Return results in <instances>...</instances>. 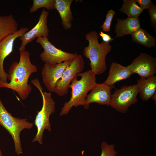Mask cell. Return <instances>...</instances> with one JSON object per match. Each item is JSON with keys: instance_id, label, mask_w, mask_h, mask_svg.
Segmentation results:
<instances>
[{"instance_id": "obj_20", "label": "cell", "mask_w": 156, "mask_h": 156, "mask_svg": "<svg viewBox=\"0 0 156 156\" xmlns=\"http://www.w3.org/2000/svg\"><path fill=\"white\" fill-rule=\"evenodd\" d=\"M143 10L135 0H123V3L119 11L126 14L128 17L139 18Z\"/></svg>"}, {"instance_id": "obj_5", "label": "cell", "mask_w": 156, "mask_h": 156, "mask_svg": "<svg viewBox=\"0 0 156 156\" xmlns=\"http://www.w3.org/2000/svg\"><path fill=\"white\" fill-rule=\"evenodd\" d=\"M40 91L43 101L41 109L37 111L34 120V124L37 129V133L32 142L38 141L40 144H43V136L45 129L51 132V124L49 121L50 115L55 110V102L52 97L51 93L43 92L41 86L37 87Z\"/></svg>"}, {"instance_id": "obj_23", "label": "cell", "mask_w": 156, "mask_h": 156, "mask_svg": "<svg viewBox=\"0 0 156 156\" xmlns=\"http://www.w3.org/2000/svg\"><path fill=\"white\" fill-rule=\"evenodd\" d=\"M115 14V12L113 10H111L108 11L105 20L101 26L103 31L106 32L110 31L112 21Z\"/></svg>"}, {"instance_id": "obj_22", "label": "cell", "mask_w": 156, "mask_h": 156, "mask_svg": "<svg viewBox=\"0 0 156 156\" xmlns=\"http://www.w3.org/2000/svg\"><path fill=\"white\" fill-rule=\"evenodd\" d=\"M101 153L100 156H116L118 152L115 150V145L113 144H108L103 141L101 145Z\"/></svg>"}, {"instance_id": "obj_15", "label": "cell", "mask_w": 156, "mask_h": 156, "mask_svg": "<svg viewBox=\"0 0 156 156\" xmlns=\"http://www.w3.org/2000/svg\"><path fill=\"white\" fill-rule=\"evenodd\" d=\"M133 74L127 67L113 62L110 66L107 78L103 83L112 87L117 82L127 79Z\"/></svg>"}, {"instance_id": "obj_4", "label": "cell", "mask_w": 156, "mask_h": 156, "mask_svg": "<svg viewBox=\"0 0 156 156\" xmlns=\"http://www.w3.org/2000/svg\"><path fill=\"white\" fill-rule=\"evenodd\" d=\"M0 125L11 135L13 140L16 153L20 155L23 153L20 134L25 129H30L34 124L27 121V119H21L13 116L8 111L0 98Z\"/></svg>"}, {"instance_id": "obj_10", "label": "cell", "mask_w": 156, "mask_h": 156, "mask_svg": "<svg viewBox=\"0 0 156 156\" xmlns=\"http://www.w3.org/2000/svg\"><path fill=\"white\" fill-rule=\"evenodd\" d=\"M72 60H67L55 64H44L41 72L42 79L45 86L49 92H54L64 71Z\"/></svg>"}, {"instance_id": "obj_26", "label": "cell", "mask_w": 156, "mask_h": 156, "mask_svg": "<svg viewBox=\"0 0 156 156\" xmlns=\"http://www.w3.org/2000/svg\"><path fill=\"white\" fill-rule=\"evenodd\" d=\"M99 35L101 36L103 40V42H109L113 39L109 35L105 34L101 31L99 33Z\"/></svg>"}, {"instance_id": "obj_25", "label": "cell", "mask_w": 156, "mask_h": 156, "mask_svg": "<svg viewBox=\"0 0 156 156\" xmlns=\"http://www.w3.org/2000/svg\"><path fill=\"white\" fill-rule=\"evenodd\" d=\"M140 7L143 10H148L153 3L151 0H135Z\"/></svg>"}, {"instance_id": "obj_2", "label": "cell", "mask_w": 156, "mask_h": 156, "mask_svg": "<svg viewBox=\"0 0 156 156\" xmlns=\"http://www.w3.org/2000/svg\"><path fill=\"white\" fill-rule=\"evenodd\" d=\"M95 75L90 69L78 73L77 77L72 81L69 87L72 90L71 97L68 101L64 104L59 114L60 116L67 115L73 107L84 105L88 92L97 83Z\"/></svg>"}, {"instance_id": "obj_13", "label": "cell", "mask_w": 156, "mask_h": 156, "mask_svg": "<svg viewBox=\"0 0 156 156\" xmlns=\"http://www.w3.org/2000/svg\"><path fill=\"white\" fill-rule=\"evenodd\" d=\"M112 87L103 83H97L91 90L90 93L87 95L83 106L84 108L86 109H88L90 104L92 103L110 106Z\"/></svg>"}, {"instance_id": "obj_12", "label": "cell", "mask_w": 156, "mask_h": 156, "mask_svg": "<svg viewBox=\"0 0 156 156\" xmlns=\"http://www.w3.org/2000/svg\"><path fill=\"white\" fill-rule=\"evenodd\" d=\"M29 30L27 27H21L14 33L8 36L0 42V81L7 83L8 74L3 68L5 58L13 51L14 42L16 39L22 36Z\"/></svg>"}, {"instance_id": "obj_18", "label": "cell", "mask_w": 156, "mask_h": 156, "mask_svg": "<svg viewBox=\"0 0 156 156\" xmlns=\"http://www.w3.org/2000/svg\"><path fill=\"white\" fill-rule=\"evenodd\" d=\"M18 24L12 14L0 16V42L18 30Z\"/></svg>"}, {"instance_id": "obj_8", "label": "cell", "mask_w": 156, "mask_h": 156, "mask_svg": "<svg viewBox=\"0 0 156 156\" xmlns=\"http://www.w3.org/2000/svg\"><path fill=\"white\" fill-rule=\"evenodd\" d=\"M85 66V62L82 55L78 54L66 68L58 82L54 92L59 96H63L68 93L70 83L77 75L81 73Z\"/></svg>"}, {"instance_id": "obj_19", "label": "cell", "mask_w": 156, "mask_h": 156, "mask_svg": "<svg viewBox=\"0 0 156 156\" xmlns=\"http://www.w3.org/2000/svg\"><path fill=\"white\" fill-rule=\"evenodd\" d=\"M132 40L148 48L156 46V38L141 27L131 34Z\"/></svg>"}, {"instance_id": "obj_24", "label": "cell", "mask_w": 156, "mask_h": 156, "mask_svg": "<svg viewBox=\"0 0 156 156\" xmlns=\"http://www.w3.org/2000/svg\"><path fill=\"white\" fill-rule=\"evenodd\" d=\"M149 14L150 22L155 31H156V6L152 3L148 10Z\"/></svg>"}, {"instance_id": "obj_17", "label": "cell", "mask_w": 156, "mask_h": 156, "mask_svg": "<svg viewBox=\"0 0 156 156\" xmlns=\"http://www.w3.org/2000/svg\"><path fill=\"white\" fill-rule=\"evenodd\" d=\"M137 82L140 97L142 101H148L156 92V76L146 78H140Z\"/></svg>"}, {"instance_id": "obj_27", "label": "cell", "mask_w": 156, "mask_h": 156, "mask_svg": "<svg viewBox=\"0 0 156 156\" xmlns=\"http://www.w3.org/2000/svg\"><path fill=\"white\" fill-rule=\"evenodd\" d=\"M152 99L154 100L155 102V104L156 105V92L154 94V95L152 97Z\"/></svg>"}, {"instance_id": "obj_7", "label": "cell", "mask_w": 156, "mask_h": 156, "mask_svg": "<svg viewBox=\"0 0 156 156\" xmlns=\"http://www.w3.org/2000/svg\"><path fill=\"white\" fill-rule=\"evenodd\" d=\"M36 41L44 49L40 56L41 60L45 64H55L73 60L78 55L76 53H70L57 48L49 41L48 37H38Z\"/></svg>"}, {"instance_id": "obj_28", "label": "cell", "mask_w": 156, "mask_h": 156, "mask_svg": "<svg viewBox=\"0 0 156 156\" xmlns=\"http://www.w3.org/2000/svg\"><path fill=\"white\" fill-rule=\"evenodd\" d=\"M0 156H3L2 153V152L1 151V150L0 148Z\"/></svg>"}, {"instance_id": "obj_6", "label": "cell", "mask_w": 156, "mask_h": 156, "mask_svg": "<svg viewBox=\"0 0 156 156\" xmlns=\"http://www.w3.org/2000/svg\"><path fill=\"white\" fill-rule=\"evenodd\" d=\"M138 93L136 84L124 86L111 94L110 106L118 112L125 113L129 107L137 102Z\"/></svg>"}, {"instance_id": "obj_16", "label": "cell", "mask_w": 156, "mask_h": 156, "mask_svg": "<svg viewBox=\"0 0 156 156\" xmlns=\"http://www.w3.org/2000/svg\"><path fill=\"white\" fill-rule=\"evenodd\" d=\"M73 0H55V9L58 11L65 30L70 29L73 20L70 6Z\"/></svg>"}, {"instance_id": "obj_21", "label": "cell", "mask_w": 156, "mask_h": 156, "mask_svg": "<svg viewBox=\"0 0 156 156\" xmlns=\"http://www.w3.org/2000/svg\"><path fill=\"white\" fill-rule=\"evenodd\" d=\"M33 5L30 8L29 12L32 13L41 8H46L47 10L55 9V0H33Z\"/></svg>"}, {"instance_id": "obj_14", "label": "cell", "mask_w": 156, "mask_h": 156, "mask_svg": "<svg viewBox=\"0 0 156 156\" xmlns=\"http://www.w3.org/2000/svg\"><path fill=\"white\" fill-rule=\"evenodd\" d=\"M116 21L114 28L116 38L131 35L141 27L140 20L139 18L127 17L124 19L118 18Z\"/></svg>"}, {"instance_id": "obj_1", "label": "cell", "mask_w": 156, "mask_h": 156, "mask_svg": "<svg viewBox=\"0 0 156 156\" xmlns=\"http://www.w3.org/2000/svg\"><path fill=\"white\" fill-rule=\"evenodd\" d=\"M37 71L36 66L31 63L30 53L26 50L20 51L18 62H14L10 66L8 79L10 82L0 81V88H5L16 92L23 100H25L30 94L32 88L28 83L31 75Z\"/></svg>"}, {"instance_id": "obj_9", "label": "cell", "mask_w": 156, "mask_h": 156, "mask_svg": "<svg viewBox=\"0 0 156 156\" xmlns=\"http://www.w3.org/2000/svg\"><path fill=\"white\" fill-rule=\"evenodd\" d=\"M127 67L133 74H138L140 78H146L156 73V58L141 53Z\"/></svg>"}, {"instance_id": "obj_11", "label": "cell", "mask_w": 156, "mask_h": 156, "mask_svg": "<svg viewBox=\"0 0 156 156\" xmlns=\"http://www.w3.org/2000/svg\"><path fill=\"white\" fill-rule=\"evenodd\" d=\"M49 14V10L43 8L35 26L19 38L21 41V44L18 49L20 51L25 50L27 44L32 42L36 37H48L49 32L47 25Z\"/></svg>"}, {"instance_id": "obj_3", "label": "cell", "mask_w": 156, "mask_h": 156, "mask_svg": "<svg viewBox=\"0 0 156 156\" xmlns=\"http://www.w3.org/2000/svg\"><path fill=\"white\" fill-rule=\"evenodd\" d=\"M85 37L89 44L83 49V55L89 60L92 71L96 75L101 74L106 70V56L111 51L112 45L109 42L100 43L99 36L95 31L87 33Z\"/></svg>"}]
</instances>
